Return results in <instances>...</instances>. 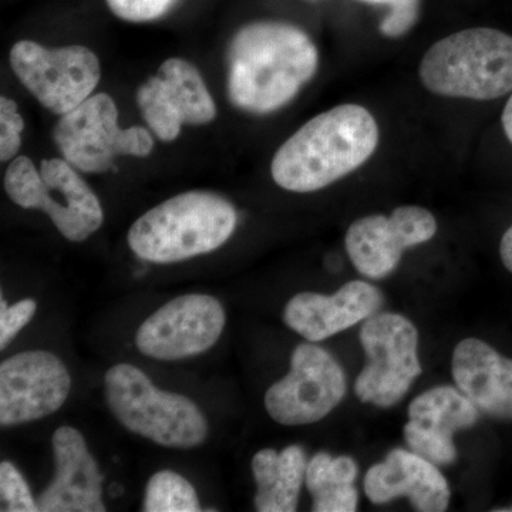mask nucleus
I'll list each match as a JSON object with an SVG mask.
<instances>
[{
    "instance_id": "20e7f679",
    "label": "nucleus",
    "mask_w": 512,
    "mask_h": 512,
    "mask_svg": "<svg viewBox=\"0 0 512 512\" xmlns=\"http://www.w3.org/2000/svg\"><path fill=\"white\" fill-rule=\"evenodd\" d=\"M429 92L488 101L512 93V36L501 30H461L434 43L419 69Z\"/></svg>"
},
{
    "instance_id": "39448f33",
    "label": "nucleus",
    "mask_w": 512,
    "mask_h": 512,
    "mask_svg": "<svg viewBox=\"0 0 512 512\" xmlns=\"http://www.w3.org/2000/svg\"><path fill=\"white\" fill-rule=\"evenodd\" d=\"M111 413L130 430L168 448H194L208 436L200 407L183 394L157 389L143 370L121 363L104 376Z\"/></svg>"
},
{
    "instance_id": "a878e982",
    "label": "nucleus",
    "mask_w": 512,
    "mask_h": 512,
    "mask_svg": "<svg viewBox=\"0 0 512 512\" xmlns=\"http://www.w3.org/2000/svg\"><path fill=\"white\" fill-rule=\"evenodd\" d=\"M111 12L127 22H150L161 18L175 0H106Z\"/></svg>"
},
{
    "instance_id": "f8f14e48",
    "label": "nucleus",
    "mask_w": 512,
    "mask_h": 512,
    "mask_svg": "<svg viewBox=\"0 0 512 512\" xmlns=\"http://www.w3.org/2000/svg\"><path fill=\"white\" fill-rule=\"evenodd\" d=\"M72 377L62 360L29 350L0 365V424L19 426L56 413L66 403Z\"/></svg>"
},
{
    "instance_id": "4468645a",
    "label": "nucleus",
    "mask_w": 512,
    "mask_h": 512,
    "mask_svg": "<svg viewBox=\"0 0 512 512\" xmlns=\"http://www.w3.org/2000/svg\"><path fill=\"white\" fill-rule=\"evenodd\" d=\"M137 103L148 126L160 140L173 141L183 124H207L217 116L200 72L183 59H168L156 77L140 87Z\"/></svg>"
},
{
    "instance_id": "dca6fc26",
    "label": "nucleus",
    "mask_w": 512,
    "mask_h": 512,
    "mask_svg": "<svg viewBox=\"0 0 512 512\" xmlns=\"http://www.w3.org/2000/svg\"><path fill=\"white\" fill-rule=\"evenodd\" d=\"M56 474L37 498L42 512H104L103 476L80 431L59 427L53 434Z\"/></svg>"
},
{
    "instance_id": "9d476101",
    "label": "nucleus",
    "mask_w": 512,
    "mask_h": 512,
    "mask_svg": "<svg viewBox=\"0 0 512 512\" xmlns=\"http://www.w3.org/2000/svg\"><path fill=\"white\" fill-rule=\"evenodd\" d=\"M345 393V372L335 357L303 343L293 350L288 375L266 392L265 409L282 426H305L329 416Z\"/></svg>"
},
{
    "instance_id": "7ed1b4c3",
    "label": "nucleus",
    "mask_w": 512,
    "mask_h": 512,
    "mask_svg": "<svg viewBox=\"0 0 512 512\" xmlns=\"http://www.w3.org/2000/svg\"><path fill=\"white\" fill-rule=\"evenodd\" d=\"M237 221V211L220 195L184 192L138 218L128 231V245L144 261L174 264L220 248Z\"/></svg>"
},
{
    "instance_id": "5701e85b",
    "label": "nucleus",
    "mask_w": 512,
    "mask_h": 512,
    "mask_svg": "<svg viewBox=\"0 0 512 512\" xmlns=\"http://www.w3.org/2000/svg\"><path fill=\"white\" fill-rule=\"evenodd\" d=\"M0 495H2V511H39V505L30 493L28 483L18 468L9 461H2L0 464Z\"/></svg>"
},
{
    "instance_id": "412c9836",
    "label": "nucleus",
    "mask_w": 512,
    "mask_h": 512,
    "mask_svg": "<svg viewBox=\"0 0 512 512\" xmlns=\"http://www.w3.org/2000/svg\"><path fill=\"white\" fill-rule=\"evenodd\" d=\"M357 464L348 456L332 457L319 451L308 461L305 484L312 495L313 511L355 512L359 503L355 480Z\"/></svg>"
},
{
    "instance_id": "f3484780",
    "label": "nucleus",
    "mask_w": 512,
    "mask_h": 512,
    "mask_svg": "<svg viewBox=\"0 0 512 512\" xmlns=\"http://www.w3.org/2000/svg\"><path fill=\"white\" fill-rule=\"evenodd\" d=\"M382 305L379 288L365 281H352L335 295L298 293L285 306L284 320L288 328L315 343L372 318Z\"/></svg>"
},
{
    "instance_id": "1a4fd4ad",
    "label": "nucleus",
    "mask_w": 512,
    "mask_h": 512,
    "mask_svg": "<svg viewBox=\"0 0 512 512\" xmlns=\"http://www.w3.org/2000/svg\"><path fill=\"white\" fill-rule=\"evenodd\" d=\"M10 64L39 103L59 116L89 99L101 76L99 59L83 46L46 49L22 40L10 50Z\"/></svg>"
},
{
    "instance_id": "f257e3e1",
    "label": "nucleus",
    "mask_w": 512,
    "mask_h": 512,
    "mask_svg": "<svg viewBox=\"0 0 512 512\" xmlns=\"http://www.w3.org/2000/svg\"><path fill=\"white\" fill-rule=\"evenodd\" d=\"M318 62V50L303 30L282 22L251 23L229 49V97L249 113H272L315 76Z\"/></svg>"
},
{
    "instance_id": "9b49d317",
    "label": "nucleus",
    "mask_w": 512,
    "mask_h": 512,
    "mask_svg": "<svg viewBox=\"0 0 512 512\" xmlns=\"http://www.w3.org/2000/svg\"><path fill=\"white\" fill-rule=\"evenodd\" d=\"M224 326L225 311L218 299L190 293L148 316L137 330L136 345L151 359H188L210 350Z\"/></svg>"
},
{
    "instance_id": "f03ea898",
    "label": "nucleus",
    "mask_w": 512,
    "mask_h": 512,
    "mask_svg": "<svg viewBox=\"0 0 512 512\" xmlns=\"http://www.w3.org/2000/svg\"><path fill=\"white\" fill-rule=\"evenodd\" d=\"M379 144V127L359 104H342L313 117L276 151L272 178L292 192L329 187L369 160Z\"/></svg>"
},
{
    "instance_id": "4be33fe9",
    "label": "nucleus",
    "mask_w": 512,
    "mask_h": 512,
    "mask_svg": "<svg viewBox=\"0 0 512 512\" xmlns=\"http://www.w3.org/2000/svg\"><path fill=\"white\" fill-rule=\"evenodd\" d=\"M146 512H197L200 501L191 483L174 471H158L148 480L144 494Z\"/></svg>"
},
{
    "instance_id": "6ab92c4d",
    "label": "nucleus",
    "mask_w": 512,
    "mask_h": 512,
    "mask_svg": "<svg viewBox=\"0 0 512 512\" xmlns=\"http://www.w3.org/2000/svg\"><path fill=\"white\" fill-rule=\"evenodd\" d=\"M454 382L480 413L512 421V359L480 339L461 340L453 352Z\"/></svg>"
},
{
    "instance_id": "423d86ee",
    "label": "nucleus",
    "mask_w": 512,
    "mask_h": 512,
    "mask_svg": "<svg viewBox=\"0 0 512 512\" xmlns=\"http://www.w3.org/2000/svg\"><path fill=\"white\" fill-rule=\"evenodd\" d=\"M10 200L26 210L49 215L64 238L86 241L104 221L99 198L67 160H43L39 170L28 157H18L5 174Z\"/></svg>"
},
{
    "instance_id": "2eb2a0df",
    "label": "nucleus",
    "mask_w": 512,
    "mask_h": 512,
    "mask_svg": "<svg viewBox=\"0 0 512 512\" xmlns=\"http://www.w3.org/2000/svg\"><path fill=\"white\" fill-rule=\"evenodd\" d=\"M480 414L456 387H434L410 403L404 439L414 453L436 466H448L457 458L454 434L476 424Z\"/></svg>"
},
{
    "instance_id": "c756f323",
    "label": "nucleus",
    "mask_w": 512,
    "mask_h": 512,
    "mask_svg": "<svg viewBox=\"0 0 512 512\" xmlns=\"http://www.w3.org/2000/svg\"><path fill=\"white\" fill-rule=\"evenodd\" d=\"M498 511H507V512H512V507H510V508H505V510H498Z\"/></svg>"
},
{
    "instance_id": "ddd939ff",
    "label": "nucleus",
    "mask_w": 512,
    "mask_h": 512,
    "mask_svg": "<svg viewBox=\"0 0 512 512\" xmlns=\"http://www.w3.org/2000/svg\"><path fill=\"white\" fill-rule=\"evenodd\" d=\"M437 221L426 208L404 205L390 217L369 215L353 222L345 244L357 272L370 279H383L399 265L406 249L430 241Z\"/></svg>"
},
{
    "instance_id": "6e6552de",
    "label": "nucleus",
    "mask_w": 512,
    "mask_h": 512,
    "mask_svg": "<svg viewBox=\"0 0 512 512\" xmlns=\"http://www.w3.org/2000/svg\"><path fill=\"white\" fill-rule=\"evenodd\" d=\"M360 342L367 362L356 379V396L383 409L402 402L421 375L416 326L399 313H380L366 320Z\"/></svg>"
},
{
    "instance_id": "aec40b11",
    "label": "nucleus",
    "mask_w": 512,
    "mask_h": 512,
    "mask_svg": "<svg viewBox=\"0 0 512 512\" xmlns=\"http://www.w3.org/2000/svg\"><path fill=\"white\" fill-rule=\"evenodd\" d=\"M306 454L301 446H289L281 453L264 448L252 458L256 483L255 508L259 512H293L305 483Z\"/></svg>"
},
{
    "instance_id": "cd10ccee",
    "label": "nucleus",
    "mask_w": 512,
    "mask_h": 512,
    "mask_svg": "<svg viewBox=\"0 0 512 512\" xmlns=\"http://www.w3.org/2000/svg\"><path fill=\"white\" fill-rule=\"evenodd\" d=\"M501 261L512 274V227L507 229L500 244Z\"/></svg>"
},
{
    "instance_id": "c85d7f7f",
    "label": "nucleus",
    "mask_w": 512,
    "mask_h": 512,
    "mask_svg": "<svg viewBox=\"0 0 512 512\" xmlns=\"http://www.w3.org/2000/svg\"><path fill=\"white\" fill-rule=\"evenodd\" d=\"M503 127L505 136H507L508 140H510V143L512 144V94L503 111Z\"/></svg>"
},
{
    "instance_id": "393cba45",
    "label": "nucleus",
    "mask_w": 512,
    "mask_h": 512,
    "mask_svg": "<svg viewBox=\"0 0 512 512\" xmlns=\"http://www.w3.org/2000/svg\"><path fill=\"white\" fill-rule=\"evenodd\" d=\"M25 123L18 113V104L3 96L0 99V160H12L20 148V134Z\"/></svg>"
},
{
    "instance_id": "a211bd4d",
    "label": "nucleus",
    "mask_w": 512,
    "mask_h": 512,
    "mask_svg": "<svg viewBox=\"0 0 512 512\" xmlns=\"http://www.w3.org/2000/svg\"><path fill=\"white\" fill-rule=\"evenodd\" d=\"M365 493L377 505L407 497L420 512L446 511L451 497L446 477L436 464L404 448H394L383 463L367 471Z\"/></svg>"
},
{
    "instance_id": "bb28decb",
    "label": "nucleus",
    "mask_w": 512,
    "mask_h": 512,
    "mask_svg": "<svg viewBox=\"0 0 512 512\" xmlns=\"http://www.w3.org/2000/svg\"><path fill=\"white\" fill-rule=\"evenodd\" d=\"M0 306V349H5L10 340L15 338L35 316L37 303L33 299H23L13 306H8L5 299H2Z\"/></svg>"
},
{
    "instance_id": "b1692460",
    "label": "nucleus",
    "mask_w": 512,
    "mask_h": 512,
    "mask_svg": "<svg viewBox=\"0 0 512 512\" xmlns=\"http://www.w3.org/2000/svg\"><path fill=\"white\" fill-rule=\"evenodd\" d=\"M373 5L390 6V13L380 25V32L387 37L406 35L419 19L420 0H357Z\"/></svg>"
},
{
    "instance_id": "0eeeda50",
    "label": "nucleus",
    "mask_w": 512,
    "mask_h": 512,
    "mask_svg": "<svg viewBox=\"0 0 512 512\" xmlns=\"http://www.w3.org/2000/svg\"><path fill=\"white\" fill-rule=\"evenodd\" d=\"M109 94H93L57 121L53 138L64 160L83 173H104L119 156L146 157L154 147L146 128H120Z\"/></svg>"
}]
</instances>
